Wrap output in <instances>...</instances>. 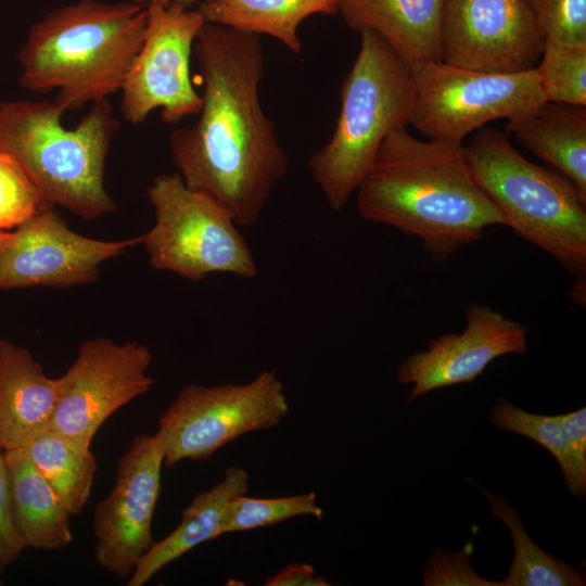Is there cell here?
<instances>
[{"mask_svg": "<svg viewBox=\"0 0 586 586\" xmlns=\"http://www.w3.org/2000/svg\"><path fill=\"white\" fill-rule=\"evenodd\" d=\"M355 193L364 219L418 238L438 262L481 240L486 228L505 226L475 182L464 145L422 141L406 126L384 139Z\"/></svg>", "mask_w": 586, "mask_h": 586, "instance_id": "obj_2", "label": "cell"}, {"mask_svg": "<svg viewBox=\"0 0 586 586\" xmlns=\"http://www.w3.org/2000/svg\"><path fill=\"white\" fill-rule=\"evenodd\" d=\"M138 3L149 5V4H158L162 7H171V5H178L182 8H189L191 4L195 2H206L209 0H133Z\"/></svg>", "mask_w": 586, "mask_h": 586, "instance_id": "obj_33", "label": "cell"}, {"mask_svg": "<svg viewBox=\"0 0 586 586\" xmlns=\"http://www.w3.org/2000/svg\"><path fill=\"white\" fill-rule=\"evenodd\" d=\"M148 196L155 221L141 243L153 268L191 281L212 273L256 277L257 265L239 226L215 200L189 188L178 173L155 177Z\"/></svg>", "mask_w": 586, "mask_h": 586, "instance_id": "obj_7", "label": "cell"}, {"mask_svg": "<svg viewBox=\"0 0 586 586\" xmlns=\"http://www.w3.org/2000/svg\"><path fill=\"white\" fill-rule=\"evenodd\" d=\"M489 419L500 430L523 435L546 448L558 461L568 492L582 498L586 494V464L577 460L568 437L555 416H542L518 408L498 398Z\"/></svg>", "mask_w": 586, "mask_h": 586, "instance_id": "obj_24", "label": "cell"}, {"mask_svg": "<svg viewBox=\"0 0 586 586\" xmlns=\"http://www.w3.org/2000/svg\"><path fill=\"white\" fill-rule=\"evenodd\" d=\"M163 463L156 435H138L117 461L111 493L95 507V561L120 578L130 577L154 542L152 521Z\"/></svg>", "mask_w": 586, "mask_h": 586, "instance_id": "obj_14", "label": "cell"}, {"mask_svg": "<svg viewBox=\"0 0 586 586\" xmlns=\"http://www.w3.org/2000/svg\"><path fill=\"white\" fill-rule=\"evenodd\" d=\"M289 410L284 386L271 370L243 384H188L163 412L155 435L167 467L202 461L244 434L277 426Z\"/></svg>", "mask_w": 586, "mask_h": 586, "instance_id": "obj_8", "label": "cell"}, {"mask_svg": "<svg viewBox=\"0 0 586 586\" xmlns=\"http://www.w3.org/2000/svg\"><path fill=\"white\" fill-rule=\"evenodd\" d=\"M466 316L461 333L432 339L426 351L411 354L398 367V383L412 384L407 404L437 388L472 383L500 356L526 353L524 326L487 305L472 304Z\"/></svg>", "mask_w": 586, "mask_h": 586, "instance_id": "obj_15", "label": "cell"}, {"mask_svg": "<svg viewBox=\"0 0 586 586\" xmlns=\"http://www.w3.org/2000/svg\"><path fill=\"white\" fill-rule=\"evenodd\" d=\"M152 354L144 344L107 337L85 341L66 372L58 378L59 396L50 429L84 444L107 418L154 383Z\"/></svg>", "mask_w": 586, "mask_h": 586, "instance_id": "obj_11", "label": "cell"}, {"mask_svg": "<svg viewBox=\"0 0 586 586\" xmlns=\"http://www.w3.org/2000/svg\"><path fill=\"white\" fill-rule=\"evenodd\" d=\"M146 5L78 0L47 12L17 54L20 85L55 91L65 113L109 100L122 86L145 31Z\"/></svg>", "mask_w": 586, "mask_h": 586, "instance_id": "obj_3", "label": "cell"}, {"mask_svg": "<svg viewBox=\"0 0 586 586\" xmlns=\"http://www.w3.org/2000/svg\"><path fill=\"white\" fill-rule=\"evenodd\" d=\"M27 548L13 519L8 472L0 450V571L11 564Z\"/></svg>", "mask_w": 586, "mask_h": 586, "instance_id": "obj_30", "label": "cell"}, {"mask_svg": "<svg viewBox=\"0 0 586 586\" xmlns=\"http://www.w3.org/2000/svg\"><path fill=\"white\" fill-rule=\"evenodd\" d=\"M340 0H209L198 10L205 23L268 35L300 53L301 23L315 14L339 13Z\"/></svg>", "mask_w": 586, "mask_h": 586, "instance_id": "obj_21", "label": "cell"}, {"mask_svg": "<svg viewBox=\"0 0 586 586\" xmlns=\"http://www.w3.org/2000/svg\"><path fill=\"white\" fill-rule=\"evenodd\" d=\"M359 35V52L342 84L334 131L308 161L333 211H341L356 192L388 133L408 125L415 93L411 67L377 33Z\"/></svg>", "mask_w": 586, "mask_h": 586, "instance_id": "obj_5", "label": "cell"}, {"mask_svg": "<svg viewBox=\"0 0 586 586\" xmlns=\"http://www.w3.org/2000/svg\"><path fill=\"white\" fill-rule=\"evenodd\" d=\"M555 418L564 431L570 448L577 460L586 464V407L557 415Z\"/></svg>", "mask_w": 586, "mask_h": 586, "instance_id": "obj_32", "label": "cell"}, {"mask_svg": "<svg viewBox=\"0 0 586 586\" xmlns=\"http://www.w3.org/2000/svg\"><path fill=\"white\" fill-rule=\"evenodd\" d=\"M249 482L244 469L227 468L215 486L194 496L183 510L179 525L165 538L153 542L127 579V586L144 585L170 562L199 545L220 537L227 505L232 498L246 494Z\"/></svg>", "mask_w": 586, "mask_h": 586, "instance_id": "obj_19", "label": "cell"}, {"mask_svg": "<svg viewBox=\"0 0 586 586\" xmlns=\"http://www.w3.org/2000/svg\"><path fill=\"white\" fill-rule=\"evenodd\" d=\"M411 71L408 124L429 140L461 143L486 123L510 119L545 101L535 68L492 73L432 62Z\"/></svg>", "mask_w": 586, "mask_h": 586, "instance_id": "obj_9", "label": "cell"}, {"mask_svg": "<svg viewBox=\"0 0 586 586\" xmlns=\"http://www.w3.org/2000/svg\"><path fill=\"white\" fill-rule=\"evenodd\" d=\"M59 381L26 348L0 339V450L23 448L51 426Z\"/></svg>", "mask_w": 586, "mask_h": 586, "instance_id": "obj_16", "label": "cell"}, {"mask_svg": "<svg viewBox=\"0 0 586 586\" xmlns=\"http://www.w3.org/2000/svg\"><path fill=\"white\" fill-rule=\"evenodd\" d=\"M535 69L545 101L586 106V44L546 41Z\"/></svg>", "mask_w": 586, "mask_h": 586, "instance_id": "obj_26", "label": "cell"}, {"mask_svg": "<svg viewBox=\"0 0 586 586\" xmlns=\"http://www.w3.org/2000/svg\"><path fill=\"white\" fill-rule=\"evenodd\" d=\"M52 100L0 101V151L24 168L46 200L79 217L116 211L104 165L118 128L109 100L92 103L74 128Z\"/></svg>", "mask_w": 586, "mask_h": 586, "instance_id": "obj_4", "label": "cell"}, {"mask_svg": "<svg viewBox=\"0 0 586 586\" xmlns=\"http://www.w3.org/2000/svg\"><path fill=\"white\" fill-rule=\"evenodd\" d=\"M203 85L198 122L169 135L183 182L250 227L260 217L289 160L264 113L260 36L205 23L193 47Z\"/></svg>", "mask_w": 586, "mask_h": 586, "instance_id": "obj_1", "label": "cell"}, {"mask_svg": "<svg viewBox=\"0 0 586 586\" xmlns=\"http://www.w3.org/2000/svg\"><path fill=\"white\" fill-rule=\"evenodd\" d=\"M15 525L26 547L55 550L73 540L69 513L22 448L4 450Z\"/></svg>", "mask_w": 586, "mask_h": 586, "instance_id": "obj_20", "label": "cell"}, {"mask_svg": "<svg viewBox=\"0 0 586 586\" xmlns=\"http://www.w3.org/2000/svg\"><path fill=\"white\" fill-rule=\"evenodd\" d=\"M4 231H5V230L0 229V239H1V237L3 235Z\"/></svg>", "mask_w": 586, "mask_h": 586, "instance_id": "obj_35", "label": "cell"}, {"mask_svg": "<svg viewBox=\"0 0 586 586\" xmlns=\"http://www.w3.org/2000/svg\"><path fill=\"white\" fill-rule=\"evenodd\" d=\"M204 24L199 10L146 5L143 40L120 89L127 122L141 124L156 110L166 124L199 114L202 95L192 85L190 60Z\"/></svg>", "mask_w": 586, "mask_h": 586, "instance_id": "obj_10", "label": "cell"}, {"mask_svg": "<svg viewBox=\"0 0 586 586\" xmlns=\"http://www.w3.org/2000/svg\"><path fill=\"white\" fill-rule=\"evenodd\" d=\"M473 537L463 550L456 553H446L440 549L432 552L424 571V585H474L498 586V583L481 578L471 568L470 555Z\"/></svg>", "mask_w": 586, "mask_h": 586, "instance_id": "obj_29", "label": "cell"}, {"mask_svg": "<svg viewBox=\"0 0 586 586\" xmlns=\"http://www.w3.org/2000/svg\"><path fill=\"white\" fill-rule=\"evenodd\" d=\"M544 42L586 44V0H524Z\"/></svg>", "mask_w": 586, "mask_h": 586, "instance_id": "obj_28", "label": "cell"}, {"mask_svg": "<svg viewBox=\"0 0 586 586\" xmlns=\"http://www.w3.org/2000/svg\"><path fill=\"white\" fill-rule=\"evenodd\" d=\"M52 206L16 160L0 151V229H14Z\"/></svg>", "mask_w": 586, "mask_h": 586, "instance_id": "obj_27", "label": "cell"}, {"mask_svg": "<svg viewBox=\"0 0 586 586\" xmlns=\"http://www.w3.org/2000/svg\"><path fill=\"white\" fill-rule=\"evenodd\" d=\"M544 39L524 0H446L441 61L480 72L534 69Z\"/></svg>", "mask_w": 586, "mask_h": 586, "instance_id": "obj_13", "label": "cell"}, {"mask_svg": "<svg viewBox=\"0 0 586 586\" xmlns=\"http://www.w3.org/2000/svg\"><path fill=\"white\" fill-rule=\"evenodd\" d=\"M464 153L505 226L571 275L586 277V196L566 177L525 158L498 129H477Z\"/></svg>", "mask_w": 586, "mask_h": 586, "instance_id": "obj_6", "label": "cell"}, {"mask_svg": "<svg viewBox=\"0 0 586 586\" xmlns=\"http://www.w3.org/2000/svg\"><path fill=\"white\" fill-rule=\"evenodd\" d=\"M491 505L492 518L508 527L514 548L508 575L498 586H582L585 577L581 568L563 563L536 546L526 534L519 512L508 501L474 484Z\"/></svg>", "mask_w": 586, "mask_h": 586, "instance_id": "obj_23", "label": "cell"}, {"mask_svg": "<svg viewBox=\"0 0 586 586\" xmlns=\"http://www.w3.org/2000/svg\"><path fill=\"white\" fill-rule=\"evenodd\" d=\"M446 0H340L345 24L372 30L411 68L442 62L441 27Z\"/></svg>", "mask_w": 586, "mask_h": 586, "instance_id": "obj_17", "label": "cell"}, {"mask_svg": "<svg viewBox=\"0 0 586 586\" xmlns=\"http://www.w3.org/2000/svg\"><path fill=\"white\" fill-rule=\"evenodd\" d=\"M265 586H329L326 578L316 574L308 563H291L269 576Z\"/></svg>", "mask_w": 586, "mask_h": 586, "instance_id": "obj_31", "label": "cell"}, {"mask_svg": "<svg viewBox=\"0 0 586 586\" xmlns=\"http://www.w3.org/2000/svg\"><path fill=\"white\" fill-rule=\"evenodd\" d=\"M574 284L571 289V295L573 302L577 303L578 305L583 306L585 305V288H586V277H575Z\"/></svg>", "mask_w": 586, "mask_h": 586, "instance_id": "obj_34", "label": "cell"}, {"mask_svg": "<svg viewBox=\"0 0 586 586\" xmlns=\"http://www.w3.org/2000/svg\"><path fill=\"white\" fill-rule=\"evenodd\" d=\"M506 129L559 169L586 196V109L544 101L507 119Z\"/></svg>", "mask_w": 586, "mask_h": 586, "instance_id": "obj_18", "label": "cell"}, {"mask_svg": "<svg viewBox=\"0 0 586 586\" xmlns=\"http://www.w3.org/2000/svg\"><path fill=\"white\" fill-rule=\"evenodd\" d=\"M22 449L68 513H80L90 496L97 471V459L90 445L49 429Z\"/></svg>", "mask_w": 586, "mask_h": 586, "instance_id": "obj_22", "label": "cell"}, {"mask_svg": "<svg viewBox=\"0 0 586 586\" xmlns=\"http://www.w3.org/2000/svg\"><path fill=\"white\" fill-rule=\"evenodd\" d=\"M303 515L322 519L323 510L314 492L276 498H254L243 494L227 505L220 534L263 528Z\"/></svg>", "mask_w": 586, "mask_h": 586, "instance_id": "obj_25", "label": "cell"}, {"mask_svg": "<svg viewBox=\"0 0 586 586\" xmlns=\"http://www.w3.org/2000/svg\"><path fill=\"white\" fill-rule=\"evenodd\" d=\"M141 243L99 240L72 230L52 207L0 239V290L73 286L93 282L100 266Z\"/></svg>", "mask_w": 586, "mask_h": 586, "instance_id": "obj_12", "label": "cell"}]
</instances>
